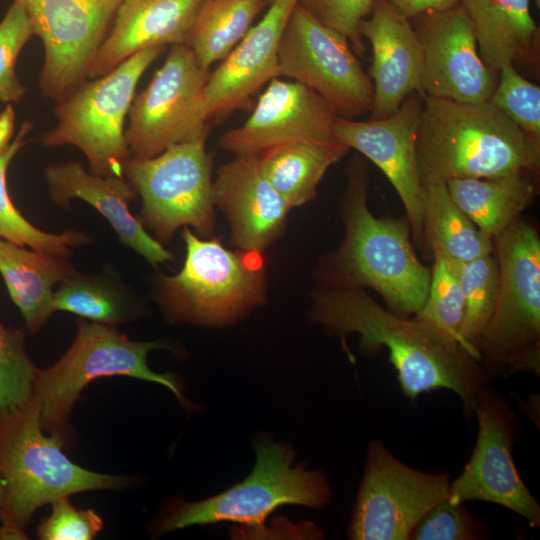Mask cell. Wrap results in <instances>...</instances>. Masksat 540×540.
Listing matches in <instances>:
<instances>
[{
	"instance_id": "cell-13",
	"label": "cell",
	"mask_w": 540,
	"mask_h": 540,
	"mask_svg": "<svg viewBox=\"0 0 540 540\" xmlns=\"http://www.w3.org/2000/svg\"><path fill=\"white\" fill-rule=\"evenodd\" d=\"M450 476L399 461L378 440L369 443L348 535L353 540H408L423 516L448 498Z\"/></svg>"
},
{
	"instance_id": "cell-39",
	"label": "cell",
	"mask_w": 540,
	"mask_h": 540,
	"mask_svg": "<svg viewBox=\"0 0 540 540\" xmlns=\"http://www.w3.org/2000/svg\"><path fill=\"white\" fill-rule=\"evenodd\" d=\"M52 511L37 527L42 540H91L102 530L103 521L92 509L79 510L68 496L57 498Z\"/></svg>"
},
{
	"instance_id": "cell-36",
	"label": "cell",
	"mask_w": 540,
	"mask_h": 540,
	"mask_svg": "<svg viewBox=\"0 0 540 540\" xmlns=\"http://www.w3.org/2000/svg\"><path fill=\"white\" fill-rule=\"evenodd\" d=\"M34 35L26 13L13 2L0 21V102L18 103L27 94L15 65L21 50Z\"/></svg>"
},
{
	"instance_id": "cell-7",
	"label": "cell",
	"mask_w": 540,
	"mask_h": 540,
	"mask_svg": "<svg viewBox=\"0 0 540 540\" xmlns=\"http://www.w3.org/2000/svg\"><path fill=\"white\" fill-rule=\"evenodd\" d=\"M164 47H149L129 57L105 75L87 79L55 103V125L41 134L46 148L72 145L85 155L89 171L101 176H123L131 157L125 123L136 88L147 68Z\"/></svg>"
},
{
	"instance_id": "cell-11",
	"label": "cell",
	"mask_w": 540,
	"mask_h": 540,
	"mask_svg": "<svg viewBox=\"0 0 540 540\" xmlns=\"http://www.w3.org/2000/svg\"><path fill=\"white\" fill-rule=\"evenodd\" d=\"M209 75L186 44L171 46L131 104L125 138L132 157L150 158L173 145L207 137Z\"/></svg>"
},
{
	"instance_id": "cell-29",
	"label": "cell",
	"mask_w": 540,
	"mask_h": 540,
	"mask_svg": "<svg viewBox=\"0 0 540 540\" xmlns=\"http://www.w3.org/2000/svg\"><path fill=\"white\" fill-rule=\"evenodd\" d=\"M424 188L423 231L430 254L438 251L465 263L493 253V241L452 200L446 184Z\"/></svg>"
},
{
	"instance_id": "cell-9",
	"label": "cell",
	"mask_w": 540,
	"mask_h": 540,
	"mask_svg": "<svg viewBox=\"0 0 540 540\" xmlns=\"http://www.w3.org/2000/svg\"><path fill=\"white\" fill-rule=\"evenodd\" d=\"M164 348L168 346L161 342L133 341L114 326L80 320L68 351L51 367L37 369L31 396L38 404L43 430L65 442L74 403L84 387L100 377L129 376L155 382L184 403L174 375L156 373L147 364L150 351Z\"/></svg>"
},
{
	"instance_id": "cell-42",
	"label": "cell",
	"mask_w": 540,
	"mask_h": 540,
	"mask_svg": "<svg viewBox=\"0 0 540 540\" xmlns=\"http://www.w3.org/2000/svg\"><path fill=\"white\" fill-rule=\"evenodd\" d=\"M537 9H540V0H533Z\"/></svg>"
},
{
	"instance_id": "cell-41",
	"label": "cell",
	"mask_w": 540,
	"mask_h": 540,
	"mask_svg": "<svg viewBox=\"0 0 540 540\" xmlns=\"http://www.w3.org/2000/svg\"><path fill=\"white\" fill-rule=\"evenodd\" d=\"M4 500H5V484H4L3 479L0 476V518L3 511Z\"/></svg>"
},
{
	"instance_id": "cell-31",
	"label": "cell",
	"mask_w": 540,
	"mask_h": 540,
	"mask_svg": "<svg viewBox=\"0 0 540 540\" xmlns=\"http://www.w3.org/2000/svg\"><path fill=\"white\" fill-rule=\"evenodd\" d=\"M53 309L111 326L130 321L137 313L132 298L115 279L78 271L54 291Z\"/></svg>"
},
{
	"instance_id": "cell-33",
	"label": "cell",
	"mask_w": 540,
	"mask_h": 540,
	"mask_svg": "<svg viewBox=\"0 0 540 540\" xmlns=\"http://www.w3.org/2000/svg\"><path fill=\"white\" fill-rule=\"evenodd\" d=\"M431 255L433 266L427 298L414 317L462 347L464 295L460 281V262L438 251Z\"/></svg>"
},
{
	"instance_id": "cell-25",
	"label": "cell",
	"mask_w": 540,
	"mask_h": 540,
	"mask_svg": "<svg viewBox=\"0 0 540 540\" xmlns=\"http://www.w3.org/2000/svg\"><path fill=\"white\" fill-rule=\"evenodd\" d=\"M75 271L66 257L35 251L0 238V274L32 333L54 312L53 287Z\"/></svg>"
},
{
	"instance_id": "cell-6",
	"label": "cell",
	"mask_w": 540,
	"mask_h": 540,
	"mask_svg": "<svg viewBox=\"0 0 540 540\" xmlns=\"http://www.w3.org/2000/svg\"><path fill=\"white\" fill-rule=\"evenodd\" d=\"M499 269L492 318L478 352L494 373L540 374V239L518 219L493 238Z\"/></svg>"
},
{
	"instance_id": "cell-1",
	"label": "cell",
	"mask_w": 540,
	"mask_h": 540,
	"mask_svg": "<svg viewBox=\"0 0 540 540\" xmlns=\"http://www.w3.org/2000/svg\"><path fill=\"white\" fill-rule=\"evenodd\" d=\"M311 318L338 336L357 333L366 351L385 347L410 400L440 388L453 391L469 415L488 374L457 342L432 327L383 308L362 288L322 287L313 295Z\"/></svg>"
},
{
	"instance_id": "cell-14",
	"label": "cell",
	"mask_w": 540,
	"mask_h": 540,
	"mask_svg": "<svg viewBox=\"0 0 540 540\" xmlns=\"http://www.w3.org/2000/svg\"><path fill=\"white\" fill-rule=\"evenodd\" d=\"M123 0H13L44 48L41 93L57 103L88 79Z\"/></svg>"
},
{
	"instance_id": "cell-8",
	"label": "cell",
	"mask_w": 540,
	"mask_h": 540,
	"mask_svg": "<svg viewBox=\"0 0 540 540\" xmlns=\"http://www.w3.org/2000/svg\"><path fill=\"white\" fill-rule=\"evenodd\" d=\"M255 452L254 468L246 479L205 500L171 505L157 522L156 534L220 521L261 530L267 516L282 505L322 509L329 503L331 490L324 474L293 466L291 446L261 439L255 442Z\"/></svg>"
},
{
	"instance_id": "cell-35",
	"label": "cell",
	"mask_w": 540,
	"mask_h": 540,
	"mask_svg": "<svg viewBox=\"0 0 540 540\" xmlns=\"http://www.w3.org/2000/svg\"><path fill=\"white\" fill-rule=\"evenodd\" d=\"M24 342V332L0 322V414L25 403L37 372Z\"/></svg>"
},
{
	"instance_id": "cell-43",
	"label": "cell",
	"mask_w": 540,
	"mask_h": 540,
	"mask_svg": "<svg viewBox=\"0 0 540 540\" xmlns=\"http://www.w3.org/2000/svg\"><path fill=\"white\" fill-rule=\"evenodd\" d=\"M264 1H265L266 4L272 2V0H264Z\"/></svg>"
},
{
	"instance_id": "cell-20",
	"label": "cell",
	"mask_w": 540,
	"mask_h": 540,
	"mask_svg": "<svg viewBox=\"0 0 540 540\" xmlns=\"http://www.w3.org/2000/svg\"><path fill=\"white\" fill-rule=\"evenodd\" d=\"M298 1L272 0L262 19L210 73L205 89L209 119L228 115L264 84L281 77L279 43Z\"/></svg>"
},
{
	"instance_id": "cell-17",
	"label": "cell",
	"mask_w": 540,
	"mask_h": 540,
	"mask_svg": "<svg viewBox=\"0 0 540 540\" xmlns=\"http://www.w3.org/2000/svg\"><path fill=\"white\" fill-rule=\"evenodd\" d=\"M410 21L421 47L422 93L461 103L487 102L498 75L483 62L461 4L426 11Z\"/></svg>"
},
{
	"instance_id": "cell-30",
	"label": "cell",
	"mask_w": 540,
	"mask_h": 540,
	"mask_svg": "<svg viewBox=\"0 0 540 540\" xmlns=\"http://www.w3.org/2000/svg\"><path fill=\"white\" fill-rule=\"evenodd\" d=\"M264 0H206L186 45L205 70L223 60L253 26Z\"/></svg>"
},
{
	"instance_id": "cell-3",
	"label": "cell",
	"mask_w": 540,
	"mask_h": 540,
	"mask_svg": "<svg viewBox=\"0 0 540 540\" xmlns=\"http://www.w3.org/2000/svg\"><path fill=\"white\" fill-rule=\"evenodd\" d=\"M416 152L424 185L536 175L540 167V142L488 101L461 103L424 95Z\"/></svg>"
},
{
	"instance_id": "cell-32",
	"label": "cell",
	"mask_w": 540,
	"mask_h": 540,
	"mask_svg": "<svg viewBox=\"0 0 540 540\" xmlns=\"http://www.w3.org/2000/svg\"><path fill=\"white\" fill-rule=\"evenodd\" d=\"M460 281L464 295V318L461 328L463 349L480 362L478 352L497 300L499 269L494 253L460 262Z\"/></svg>"
},
{
	"instance_id": "cell-34",
	"label": "cell",
	"mask_w": 540,
	"mask_h": 540,
	"mask_svg": "<svg viewBox=\"0 0 540 540\" xmlns=\"http://www.w3.org/2000/svg\"><path fill=\"white\" fill-rule=\"evenodd\" d=\"M488 102L540 142V87L522 76L512 63L500 68Z\"/></svg>"
},
{
	"instance_id": "cell-19",
	"label": "cell",
	"mask_w": 540,
	"mask_h": 540,
	"mask_svg": "<svg viewBox=\"0 0 540 540\" xmlns=\"http://www.w3.org/2000/svg\"><path fill=\"white\" fill-rule=\"evenodd\" d=\"M213 197L239 250L262 253L284 230L290 208L267 179L258 155H238L221 165Z\"/></svg>"
},
{
	"instance_id": "cell-16",
	"label": "cell",
	"mask_w": 540,
	"mask_h": 540,
	"mask_svg": "<svg viewBox=\"0 0 540 540\" xmlns=\"http://www.w3.org/2000/svg\"><path fill=\"white\" fill-rule=\"evenodd\" d=\"M424 94L413 92L385 118L356 121L338 116L333 136L373 162L396 190L406 212L412 239L429 253L423 231L425 188L421 180L416 140Z\"/></svg>"
},
{
	"instance_id": "cell-28",
	"label": "cell",
	"mask_w": 540,
	"mask_h": 540,
	"mask_svg": "<svg viewBox=\"0 0 540 540\" xmlns=\"http://www.w3.org/2000/svg\"><path fill=\"white\" fill-rule=\"evenodd\" d=\"M33 127L32 122L24 121L14 137V109L7 105L0 113V238L35 251L68 258L72 249L84 245L90 238L75 229L58 234L42 231L23 217L8 194L7 168L27 143V135Z\"/></svg>"
},
{
	"instance_id": "cell-21",
	"label": "cell",
	"mask_w": 540,
	"mask_h": 540,
	"mask_svg": "<svg viewBox=\"0 0 540 540\" xmlns=\"http://www.w3.org/2000/svg\"><path fill=\"white\" fill-rule=\"evenodd\" d=\"M359 30L372 49L368 75L374 97L370 118H385L394 113L409 94L422 93L420 43L410 19L386 0L376 1Z\"/></svg>"
},
{
	"instance_id": "cell-23",
	"label": "cell",
	"mask_w": 540,
	"mask_h": 540,
	"mask_svg": "<svg viewBox=\"0 0 540 540\" xmlns=\"http://www.w3.org/2000/svg\"><path fill=\"white\" fill-rule=\"evenodd\" d=\"M206 0H123L89 69L88 79L110 72L149 47L186 44Z\"/></svg>"
},
{
	"instance_id": "cell-12",
	"label": "cell",
	"mask_w": 540,
	"mask_h": 540,
	"mask_svg": "<svg viewBox=\"0 0 540 540\" xmlns=\"http://www.w3.org/2000/svg\"><path fill=\"white\" fill-rule=\"evenodd\" d=\"M278 60L281 76L317 92L339 116L371 111L373 84L348 39L299 3L282 33Z\"/></svg>"
},
{
	"instance_id": "cell-15",
	"label": "cell",
	"mask_w": 540,
	"mask_h": 540,
	"mask_svg": "<svg viewBox=\"0 0 540 540\" xmlns=\"http://www.w3.org/2000/svg\"><path fill=\"white\" fill-rule=\"evenodd\" d=\"M474 414L478 433L470 460L450 482L451 502L482 500L503 506L540 526V506L522 481L512 456L515 434L511 410L487 386L479 395Z\"/></svg>"
},
{
	"instance_id": "cell-2",
	"label": "cell",
	"mask_w": 540,
	"mask_h": 540,
	"mask_svg": "<svg viewBox=\"0 0 540 540\" xmlns=\"http://www.w3.org/2000/svg\"><path fill=\"white\" fill-rule=\"evenodd\" d=\"M366 162L353 157L341 216L345 235L339 248L319 267L323 287L371 288L399 316L416 315L427 298L430 270L418 259L406 221L377 218L368 207Z\"/></svg>"
},
{
	"instance_id": "cell-22",
	"label": "cell",
	"mask_w": 540,
	"mask_h": 540,
	"mask_svg": "<svg viewBox=\"0 0 540 540\" xmlns=\"http://www.w3.org/2000/svg\"><path fill=\"white\" fill-rule=\"evenodd\" d=\"M44 178L51 201L60 209H70L73 199L94 207L112 226L120 242L157 267L174 260L173 254L147 233L129 210L137 193L127 179L101 176L87 171L80 162L49 164Z\"/></svg>"
},
{
	"instance_id": "cell-37",
	"label": "cell",
	"mask_w": 540,
	"mask_h": 540,
	"mask_svg": "<svg viewBox=\"0 0 540 540\" xmlns=\"http://www.w3.org/2000/svg\"><path fill=\"white\" fill-rule=\"evenodd\" d=\"M485 529L464 505L448 498L432 507L413 529L412 540H474L485 536Z\"/></svg>"
},
{
	"instance_id": "cell-5",
	"label": "cell",
	"mask_w": 540,
	"mask_h": 540,
	"mask_svg": "<svg viewBox=\"0 0 540 540\" xmlns=\"http://www.w3.org/2000/svg\"><path fill=\"white\" fill-rule=\"evenodd\" d=\"M181 270L157 282L158 300L173 321L223 326L265 299L262 253L231 251L219 239H204L184 227Z\"/></svg>"
},
{
	"instance_id": "cell-18",
	"label": "cell",
	"mask_w": 540,
	"mask_h": 540,
	"mask_svg": "<svg viewBox=\"0 0 540 540\" xmlns=\"http://www.w3.org/2000/svg\"><path fill=\"white\" fill-rule=\"evenodd\" d=\"M339 115L311 88L294 80L272 79L249 118L219 140L238 155H260L273 147L301 141L334 139Z\"/></svg>"
},
{
	"instance_id": "cell-10",
	"label": "cell",
	"mask_w": 540,
	"mask_h": 540,
	"mask_svg": "<svg viewBox=\"0 0 540 540\" xmlns=\"http://www.w3.org/2000/svg\"><path fill=\"white\" fill-rule=\"evenodd\" d=\"M206 138L176 144L150 158L130 157L123 176L142 199L140 221L168 242L180 227H192L200 237L214 230L212 158Z\"/></svg>"
},
{
	"instance_id": "cell-26",
	"label": "cell",
	"mask_w": 540,
	"mask_h": 540,
	"mask_svg": "<svg viewBox=\"0 0 540 540\" xmlns=\"http://www.w3.org/2000/svg\"><path fill=\"white\" fill-rule=\"evenodd\" d=\"M531 173L498 178H460L446 183L457 206L493 240L514 222L536 195Z\"/></svg>"
},
{
	"instance_id": "cell-40",
	"label": "cell",
	"mask_w": 540,
	"mask_h": 540,
	"mask_svg": "<svg viewBox=\"0 0 540 540\" xmlns=\"http://www.w3.org/2000/svg\"><path fill=\"white\" fill-rule=\"evenodd\" d=\"M400 13L411 19L421 13L431 10H441L450 7L459 0H386Z\"/></svg>"
},
{
	"instance_id": "cell-24",
	"label": "cell",
	"mask_w": 540,
	"mask_h": 540,
	"mask_svg": "<svg viewBox=\"0 0 540 540\" xmlns=\"http://www.w3.org/2000/svg\"><path fill=\"white\" fill-rule=\"evenodd\" d=\"M530 1L459 0L472 25L478 52L496 75L506 63L538 74L540 30Z\"/></svg>"
},
{
	"instance_id": "cell-27",
	"label": "cell",
	"mask_w": 540,
	"mask_h": 540,
	"mask_svg": "<svg viewBox=\"0 0 540 540\" xmlns=\"http://www.w3.org/2000/svg\"><path fill=\"white\" fill-rule=\"evenodd\" d=\"M348 151L334 138L283 144L258 156L267 179L291 209L315 198L327 170Z\"/></svg>"
},
{
	"instance_id": "cell-4",
	"label": "cell",
	"mask_w": 540,
	"mask_h": 540,
	"mask_svg": "<svg viewBox=\"0 0 540 540\" xmlns=\"http://www.w3.org/2000/svg\"><path fill=\"white\" fill-rule=\"evenodd\" d=\"M63 443L56 435L44 434L32 396L0 414V476L5 484L1 524L24 530L38 508L57 498L127 484L122 476L72 462L62 451Z\"/></svg>"
},
{
	"instance_id": "cell-38",
	"label": "cell",
	"mask_w": 540,
	"mask_h": 540,
	"mask_svg": "<svg viewBox=\"0 0 540 540\" xmlns=\"http://www.w3.org/2000/svg\"><path fill=\"white\" fill-rule=\"evenodd\" d=\"M377 0H299L298 3L323 24L349 41L354 53L363 56L365 46L360 23L371 13Z\"/></svg>"
}]
</instances>
